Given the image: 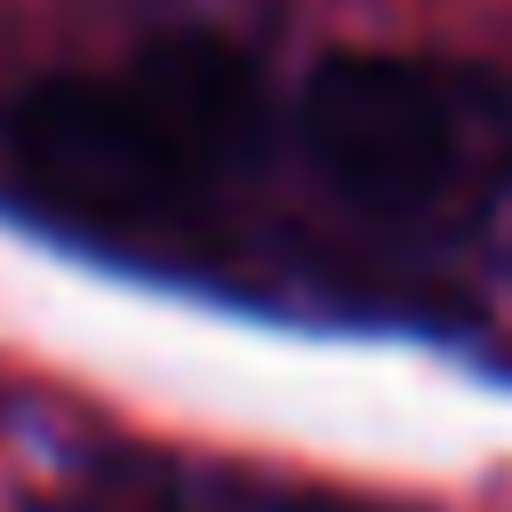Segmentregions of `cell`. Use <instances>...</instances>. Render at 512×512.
Wrapping results in <instances>:
<instances>
[{
	"instance_id": "7a4b0ae2",
	"label": "cell",
	"mask_w": 512,
	"mask_h": 512,
	"mask_svg": "<svg viewBox=\"0 0 512 512\" xmlns=\"http://www.w3.org/2000/svg\"><path fill=\"white\" fill-rule=\"evenodd\" d=\"M296 144L352 216L448 232L512 192V72L344 48L304 80Z\"/></svg>"
},
{
	"instance_id": "6da1fadb",
	"label": "cell",
	"mask_w": 512,
	"mask_h": 512,
	"mask_svg": "<svg viewBox=\"0 0 512 512\" xmlns=\"http://www.w3.org/2000/svg\"><path fill=\"white\" fill-rule=\"evenodd\" d=\"M256 136V64L208 32L144 48L128 72L40 80L8 112L16 176L80 224H168L208 200Z\"/></svg>"
}]
</instances>
